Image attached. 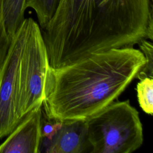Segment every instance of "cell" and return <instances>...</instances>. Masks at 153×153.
<instances>
[{
	"instance_id": "30bf717a",
	"label": "cell",
	"mask_w": 153,
	"mask_h": 153,
	"mask_svg": "<svg viewBox=\"0 0 153 153\" xmlns=\"http://www.w3.org/2000/svg\"><path fill=\"white\" fill-rule=\"evenodd\" d=\"M137 97L140 107L146 114H153V79L145 77L137 84Z\"/></svg>"
},
{
	"instance_id": "6da1fadb",
	"label": "cell",
	"mask_w": 153,
	"mask_h": 153,
	"mask_svg": "<svg viewBox=\"0 0 153 153\" xmlns=\"http://www.w3.org/2000/svg\"><path fill=\"white\" fill-rule=\"evenodd\" d=\"M51 68L153 38L152 0H60L41 30Z\"/></svg>"
},
{
	"instance_id": "277c9868",
	"label": "cell",
	"mask_w": 153,
	"mask_h": 153,
	"mask_svg": "<svg viewBox=\"0 0 153 153\" xmlns=\"http://www.w3.org/2000/svg\"><path fill=\"white\" fill-rule=\"evenodd\" d=\"M50 72V65L41 29L30 18L18 71L16 111L20 121L33 109L42 106Z\"/></svg>"
},
{
	"instance_id": "4fadbf2b",
	"label": "cell",
	"mask_w": 153,
	"mask_h": 153,
	"mask_svg": "<svg viewBox=\"0 0 153 153\" xmlns=\"http://www.w3.org/2000/svg\"><path fill=\"white\" fill-rule=\"evenodd\" d=\"M63 121L47 118L44 116L41 118V136L42 138H45L48 140H51L59 130L61 128Z\"/></svg>"
},
{
	"instance_id": "7c38bea8",
	"label": "cell",
	"mask_w": 153,
	"mask_h": 153,
	"mask_svg": "<svg viewBox=\"0 0 153 153\" xmlns=\"http://www.w3.org/2000/svg\"><path fill=\"white\" fill-rule=\"evenodd\" d=\"M11 42L5 25L3 0H0V67L7 55Z\"/></svg>"
},
{
	"instance_id": "52a82bcc",
	"label": "cell",
	"mask_w": 153,
	"mask_h": 153,
	"mask_svg": "<svg viewBox=\"0 0 153 153\" xmlns=\"http://www.w3.org/2000/svg\"><path fill=\"white\" fill-rule=\"evenodd\" d=\"M41 147L47 153L90 152L85 120L63 121L62 126L51 140L42 138Z\"/></svg>"
},
{
	"instance_id": "ba28073f",
	"label": "cell",
	"mask_w": 153,
	"mask_h": 153,
	"mask_svg": "<svg viewBox=\"0 0 153 153\" xmlns=\"http://www.w3.org/2000/svg\"><path fill=\"white\" fill-rule=\"evenodd\" d=\"M26 0H3L5 25L11 40L25 18Z\"/></svg>"
},
{
	"instance_id": "8fae6325",
	"label": "cell",
	"mask_w": 153,
	"mask_h": 153,
	"mask_svg": "<svg viewBox=\"0 0 153 153\" xmlns=\"http://www.w3.org/2000/svg\"><path fill=\"white\" fill-rule=\"evenodd\" d=\"M140 51L143 54L146 63L143 68L139 71L136 78L141 79L145 77H153V48L151 42L143 38L138 43Z\"/></svg>"
},
{
	"instance_id": "5b68a950",
	"label": "cell",
	"mask_w": 153,
	"mask_h": 153,
	"mask_svg": "<svg viewBox=\"0 0 153 153\" xmlns=\"http://www.w3.org/2000/svg\"><path fill=\"white\" fill-rule=\"evenodd\" d=\"M30 18L24 19L12 38L0 67V140L7 137L20 122L16 111L18 71Z\"/></svg>"
},
{
	"instance_id": "7a4b0ae2",
	"label": "cell",
	"mask_w": 153,
	"mask_h": 153,
	"mask_svg": "<svg viewBox=\"0 0 153 153\" xmlns=\"http://www.w3.org/2000/svg\"><path fill=\"white\" fill-rule=\"evenodd\" d=\"M146 63L133 47L94 53L58 68L50 67L44 116L86 120L115 100Z\"/></svg>"
},
{
	"instance_id": "8992f818",
	"label": "cell",
	"mask_w": 153,
	"mask_h": 153,
	"mask_svg": "<svg viewBox=\"0 0 153 153\" xmlns=\"http://www.w3.org/2000/svg\"><path fill=\"white\" fill-rule=\"evenodd\" d=\"M42 106L28 112L0 144V153H38L40 152Z\"/></svg>"
},
{
	"instance_id": "3957f363",
	"label": "cell",
	"mask_w": 153,
	"mask_h": 153,
	"mask_svg": "<svg viewBox=\"0 0 153 153\" xmlns=\"http://www.w3.org/2000/svg\"><path fill=\"white\" fill-rule=\"evenodd\" d=\"M90 153H130L143 141L139 114L128 100L112 102L85 120Z\"/></svg>"
},
{
	"instance_id": "9c48e42d",
	"label": "cell",
	"mask_w": 153,
	"mask_h": 153,
	"mask_svg": "<svg viewBox=\"0 0 153 153\" xmlns=\"http://www.w3.org/2000/svg\"><path fill=\"white\" fill-rule=\"evenodd\" d=\"M60 0H26V8L34 10L39 26L43 29L53 17Z\"/></svg>"
}]
</instances>
